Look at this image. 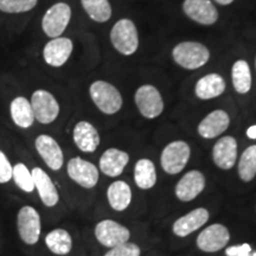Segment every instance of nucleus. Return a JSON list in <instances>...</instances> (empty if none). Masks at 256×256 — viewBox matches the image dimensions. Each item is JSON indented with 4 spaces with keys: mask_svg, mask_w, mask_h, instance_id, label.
<instances>
[{
    "mask_svg": "<svg viewBox=\"0 0 256 256\" xmlns=\"http://www.w3.org/2000/svg\"><path fill=\"white\" fill-rule=\"evenodd\" d=\"M140 252L142 250L139 246H136V243L126 242L118 247L110 248V250L106 252L104 256H140Z\"/></svg>",
    "mask_w": 256,
    "mask_h": 256,
    "instance_id": "32",
    "label": "nucleus"
},
{
    "mask_svg": "<svg viewBox=\"0 0 256 256\" xmlns=\"http://www.w3.org/2000/svg\"><path fill=\"white\" fill-rule=\"evenodd\" d=\"M238 176L243 182H250L256 176V145L248 147L238 162Z\"/></svg>",
    "mask_w": 256,
    "mask_h": 256,
    "instance_id": "29",
    "label": "nucleus"
},
{
    "mask_svg": "<svg viewBox=\"0 0 256 256\" xmlns=\"http://www.w3.org/2000/svg\"><path fill=\"white\" fill-rule=\"evenodd\" d=\"M255 68H256V58H255Z\"/></svg>",
    "mask_w": 256,
    "mask_h": 256,
    "instance_id": "38",
    "label": "nucleus"
},
{
    "mask_svg": "<svg viewBox=\"0 0 256 256\" xmlns=\"http://www.w3.org/2000/svg\"><path fill=\"white\" fill-rule=\"evenodd\" d=\"M31 107L34 119L43 124H49L57 119L60 114V104L51 92L40 89L32 94Z\"/></svg>",
    "mask_w": 256,
    "mask_h": 256,
    "instance_id": "7",
    "label": "nucleus"
},
{
    "mask_svg": "<svg viewBox=\"0 0 256 256\" xmlns=\"http://www.w3.org/2000/svg\"><path fill=\"white\" fill-rule=\"evenodd\" d=\"M209 211L204 208H197L192 210L191 212L178 218L174 223L172 230L174 234L178 238H186L194 232H196L209 220Z\"/></svg>",
    "mask_w": 256,
    "mask_h": 256,
    "instance_id": "17",
    "label": "nucleus"
},
{
    "mask_svg": "<svg viewBox=\"0 0 256 256\" xmlns=\"http://www.w3.org/2000/svg\"><path fill=\"white\" fill-rule=\"evenodd\" d=\"M212 159L217 168L230 170L238 159V142L232 136L220 138L212 148Z\"/></svg>",
    "mask_w": 256,
    "mask_h": 256,
    "instance_id": "16",
    "label": "nucleus"
},
{
    "mask_svg": "<svg viewBox=\"0 0 256 256\" xmlns=\"http://www.w3.org/2000/svg\"><path fill=\"white\" fill-rule=\"evenodd\" d=\"M72 18V8L66 2H57L48 10L42 20V28L46 36L57 38L66 31Z\"/></svg>",
    "mask_w": 256,
    "mask_h": 256,
    "instance_id": "5",
    "label": "nucleus"
},
{
    "mask_svg": "<svg viewBox=\"0 0 256 256\" xmlns=\"http://www.w3.org/2000/svg\"><path fill=\"white\" fill-rule=\"evenodd\" d=\"M130 162V156L118 148L107 150L100 158V170L108 177H118Z\"/></svg>",
    "mask_w": 256,
    "mask_h": 256,
    "instance_id": "21",
    "label": "nucleus"
},
{
    "mask_svg": "<svg viewBox=\"0 0 256 256\" xmlns=\"http://www.w3.org/2000/svg\"><path fill=\"white\" fill-rule=\"evenodd\" d=\"M12 166L5 153L0 151V184L8 183L12 178Z\"/></svg>",
    "mask_w": 256,
    "mask_h": 256,
    "instance_id": "33",
    "label": "nucleus"
},
{
    "mask_svg": "<svg viewBox=\"0 0 256 256\" xmlns=\"http://www.w3.org/2000/svg\"><path fill=\"white\" fill-rule=\"evenodd\" d=\"M36 150L40 153L42 159L54 171H58L62 168L64 162L63 152L58 144L54 138L46 134H42L36 139Z\"/></svg>",
    "mask_w": 256,
    "mask_h": 256,
    "instance_id": "13",
    "label": "nucleus"
},
{
    "mask_svg": "<svg viewBox=\"0 0 256 256\" xmlns=\"http://www.w3.org/2000/svg\"><path fill=\"white\" fill-rule=\"evenodd\" d=\"M252 247L248 243H243L241 246H232V247L226 248V256H252Z\"/></svg>",
    "mask_w": 256,
    "mask_h": 256,
    "instance_id": "34",
    "label": "nucleus"
},
{
    "mask_svg": "<svg viewBox=\"0 0 256 256\" xmlns=\"http://www.w3.org/2000/svg\"><path fill=\"white\" fill-rule=\"evenodd\" d=\"M83 8L92 20L104 23L112 17V6L108 0H81Z\"/></svg>",
    "mask_w": 256,
    "mask_h": 256,
    "instance_id": "28",
    "label": "nucleus"
},
{
    "mask_svg": "<svg viewBox=\"0 0 256 256\" xmlns=\"http://www.w3.org/2000/svg\"><path fill=\"white\" fill-rule=\"evenodd\" d=\"M48 248L56 255H66L72 252V240L70 234L64 229H55L46 238Z\"/></svg>",
    "mask_w": 256,
    "mask_h": 256,
    "instance_id": "26",
    "label": "nucleus"
},
{
    "mask_svg": "<svg viewBox=\"0 0 256 256\" xmlns=\"http://www.w3.org/2000/svg\"><path fill=\"white\" fill-rule=\"evenodd\" d=\"M232 84L238 94H247L252 88V72L248 63L240 60L234 63L232 70Z\"/></svg>",
    "mask_w": 256,
    "mask_h": 256,
    "instance_id": "27",
    "label": "nucleus"
},
{
    "mask_svg": "<svg viewBox=\"0 0 256 256\" xmlns=\"http://www.w3.org/2000/svg\"><path fill=\"white\" fill-rule=\"evenodd\" d=\"M89 92H90L92 102L102 113L113 115L118 113L122 107V96L110 83L96 81L90 86Z\"/></svg>",
    "mask_w": 256,
    "mask_h": 256,
    "instance_id": "2",
    "label": "nucleus"
},
{
    "mask_svg": "<svg viewBox=\"0 0 256 256\" xmlns=\"http://www.w3.org/2000/svg\"><path fill=\"white\" fill-rule=\"evenodd\" d=\"M226 90V81L218 74H209L204 78L198 80L196 88V95L200 100H210L222 95Z\"/></svg>",
    "mask_w": 256,
    "mask_h": 256,
    "instance_id": "22",
    "label": "nucleus"
},
{
    "mask_svg": "<svg viewBox=\"0 0 256 256\" xmlns=\"http://www.w3.org/2000/svg\"><path fill=\"white\" fill-rule=\"evenodd\" d=\"M38 0H0V11L5 14H23L37 5Z\"/></svg>",
    "mask_w": 256,
    "mask_h": 256,
    "instance_id": "31",
    "label": "nucleus"
},
{
    "mask_svg": "<svg viewBox=\"0 0 256 256\" xmlns=\"http://www.w3.org/2000/svg\"><path fill=\"white\" fill-rule=\"evenodd\" d=\"M18 232L23 242L36 244L40 236V216L32 206H23L17 216Z\"/></svg>",
    "mask_w": 256,
    "mask_h": 256,
    "instance_id": "9",
    "label": "nucleus"
},
{
    "mask_svg": "<svg viewBox=\"0 0 256 256\" xmlns=\"http://www.w3.org/2000/svg\"><path fill=\"white\" fill-rule=\"evenodd\" d=\"M95 238L104 247L114 248L128 242L130 232L122 224L112 220H104L95 226Z\"/></svg>",
    "mask_w": 256,
    "mask_h": 256,
    "instance_id": "8",
    "label": "nucleus"
},
{
    "mask_svg": "<svg viewBox=\"0 0 256 256\" xmlns=\"http://www.w3.org/2000/svg\"><path fill=\"white\" fill-rule=\"evenodd\" d=\"M230 118L226 112L217 110L208 114L198 124V133L204 139H214L228 130Z\"/></svg>",
    "mask_w": 256,
    "mask_h": 256,
    "instance_id": "18",
    "label": "nucleus"
},
{
    "mask_svg": "<svg viewBox=\"0 0 256 256\" xmlns=\"http://www.w3.org/2000/svg\"><path fill=\"white\" fill-rule=\"evenodd\" d=\"M69 177L75 183L81 185L82 188H94L98 182V168L87 160L76 156L69 160L68 166Z\"/></svg>",
    "mask_w": 256,
    "mask_h": 256,
    "instance_id": "11",
    "label": "nucleus"
},
{
    "mask_svg": "<svg viewBox=\"0 0 256 256\" xmlns=\"http://www.w3.org/2000/svg\"><path fill=\"white\" fill-rule=\"evenodd\" d=\"M32 178H34V188L38 191L42 202L44 206L52 208L58 203L60 196L58 191L51 180V178L48 176L46 171H43L40 168H34L31 172Z\"/></svg>",
    "mask_w": 256,
    "mask_h": 256,
    "instance_id": "19",
    "label": "nucleus"
},
{
    "mask_svg": "<svg viewBox=\"0 0 256 256\" xmlns=\"http://www.w3.org/2000/svg\"><path fill=\"white\" fill-rule=\"evenodd\" d=\"M183 11L188 18L202 25H212L218 19V11L210 0H185Z\"/></svg>",
    "mask_w": 256,
    "mask_h": 256,
    "instance_id": "12",
    "label": "nucleus"
},
{
    "mask_svg": "<svg viewBox=\"0 0 256 256\" xmlns=\"http://www.w3.org/2000/svg\"><path fill=\"white\" fill-rule=\"evenodd\" d=\"M72 52V42L69 38L57 37L48 42L44 46V60L51 66H62Z\"/></svg>",
    "mask_w": 256,
    "mask_h": 256,
    "instance_id": "15",
    "label": "nucleus"
},
{
    "mask_svg": "<svg viewBox=\"0 0 256 256\" xmlns=\"http://www.w3.org/2000/svg\"><path fill=\"white\" fill-rule=\"evenodd\" d=\"M172 56L174 62L182 68L194 70L206 64L210 52L206 46L197 42H183L174 46Z\"/></svg>",
    "mask_w": 256,
    "mask_h": 256,
    "instance_id": "1",
    "label": "nucleus"
},
{
    "mask_svg": "<svg viewBox=\"0 0 256 256\" xmlns=\"http://www.w3.org/2000/svg\"><path fill=\"white\" fill-rule=\"evenodd\" d=\"M110 40L113 46L124 56H130L138 50L139 37L136 24L130 19H120L110 31Z\"/></svg>",
    "mask_w": 256,
    "mask_h": 256,
    "instance_id": "3",
    "label": "nucleus"
},
{
    "mask_svg": "<svg viewBox=\"0 0 256 256\" xmlns=\"http://www.w3.org/2000/svg\"><path fill=\"white\" fill-rule=\"evenodd\" d=\"M216 2H218L220 5H223V6H226V5H230L232 4V2H234V0H215Z\"/></svg>",
    "mask_w": 256,
    "mask_h": 256,
    "instance_id": "36",
    "label": "nucleus"
},
{
    "mask_svg": "<svg viewBox=\"0 0 256 256\" xmlns=\"http://www.w3.org/2000/svg\"><path fill=\"white\" fill-rule=\"evenodd\" d=\"M191 156V150L188 144L182 140L170 142L162 150L160 156V165L166 174H177L186 166Z\"/></svg>",
    "mask_w": 256,
    "mask_h": 256,
    "instance_id": "4",
    "label": "nucleus"
},
{
    "mask_svg": "<svg viewBox=\"0 0 256 256\" xmlns=\"http://www.w3.org/2000/svg\"><path fill=\"white\" fill-rule=\"evenodd\" d=\"M134 180L142 190H150L156 183V166L150 159H140L134 168Z\"/></svg>",
    "mask_w": 256,
    "mask_h": 256,
    "instance_id": "25",
    "label": "nucleus"
},
{
    "mask_svg": "<svg viewBox=\"0 0 256 256\" xmlns=\"http://www.w3.org/2000/svg\"><path fill=\"white\" fill-rule=\"evenodd\" d=\"M74 142L82 152L92 153L100 145L98 130L87 121H80L74 128Z\"/></svg>",
    "mask_w": 256,
    "mask_h": 256,
    "instance_id": "20",
    "label": "nucleus"
},
{
    "mask_svg": "<svg viewBox=\"0 0 256 256\" xmlns=\"http://www.w3.org/2000/svg\"><path fill=\"white\" fill-rule=\"evenodd\" d=\"M247 136L248 138H250V139H256V124L248 128Z\"/></svg>",
    "mask_w": 256,
    "mask_h": 256,
    "instance_id": "35",
    "label": "nucleus"
},
{
    "mask_svg": "<svg viewBox=\"0 0 256 256\" xmlns=\"http://www.w3.org/2000/svg\"><path fill=\"white\" fill-rule=\"evenodd\" d=\"M252 256H256V252H254V254H252Z\"/></svg>",
    "mask_w": 256,
    "mask_h": 256,
    "instance_id": "37",
    "label": "nucleus"
},
{
    "mask_svg": "<svg viewBox=\"0 0 256 256\" xmlns=\"http://www.w3.org/2000/svg\"><path fill=\"white\" fill-rule=\"evenodd\" d=\"M136 104L140 114L146 119L158 118L164 110V101L158 89L151 84L142 86L134 95Z\"/></svg>",
    "mask_w": 256,
    "mask_h": 256,
    "instance_id": "6",
    "label": "nucleus"
},
{
    "mask_svg": "<svg viewBox=\"0 0 256 256\" xmlns=\"http://www.w3.org/2000/svg\"><path fill=\"white\" fill-rule=\"evenodd\" d=\"M206 188V177L197 170H192L183 176L176 186V196L182 202L194 200Z\"/></svg>",
    "mask_w": 256,
    "mask_h": 256,
    "instance_id": "14",
    "label": "nucleus"
},
{
    "mask_svg": "<svg viewBox=\"0 0 256 256\" xmlns=\"http://www.w3.org/2000/svg\"><path fill=\"white\" fill-rule=\"evenodd\" d=\"M107 197L112 209L115 211H124L130 206V200H132V190L126 182L116 180L108 188Z\"/></svg>",
    "mask_w": 256,
    "mask_h": 256,
    "instance_id": "23",
    "label": "nucleus"
},
{
    "mask_svg": "<svg viewBox=\"0 0 256 256\" xmlns=\"http://www.w3.org/2000/svg\"><path fill=\"white\" fill-rule=\"evenodd\" d=\"M12 178H14L16 185L20 188L23 191L32 192L34 190V183L31 172L22 162L14 166V168H12Z\"/></svg>",
    "mask_w": 256,
    "mask_h": 256,
    "instance_id": "30",
    "label": "nucleus"
},
{
    "mask_svg": "<svg viewBox=\"0 0 256 256\" xmlns=\"http://www.w3.org/2000/svg\"><path fill=\"white\" fill-rule=\"evenodd\" d=\"M11 116L14 122L20 128H28L34 124V114L32 110L31 102L23 96H18L11 102Z\"/></svg>",
    "mask_w": 256,
    "mask_h": 256,
    "instance_id": "24",
    "label": "nucleus"
},
{
    "mask_svg": "<svg viewBox=\"0 0 256 256\" xmlns=\"http://www.w3.org/2000/svg\"><path fill=\"white\" fill-rule=\"evenodd\" d=\"M230 240L229 230L222 224H211L198 235L197 247L202 252H216L228 244Z\"/></svg>",
    "mask_w": 256,
    "mask_h": 256,
    "instance_id": "10",
    "label": "nucleus"
}]
</instances>
